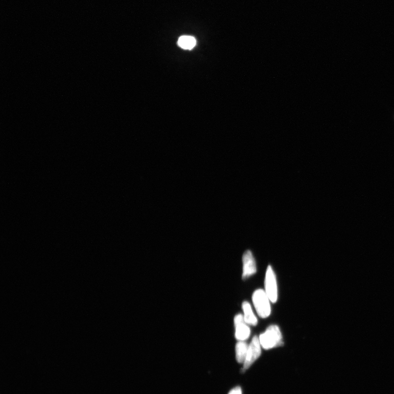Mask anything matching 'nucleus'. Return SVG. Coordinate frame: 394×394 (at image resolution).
Instances as JSON below:
<instances>
[{
    "mask_svg": "<svg viewBox=\"0 0 394 394\" xmlns=\"http://www.w3.org/2000/svg\"><path fill=\"white\" fill-rule=\"evenodd\" d=\"M259 342L265 349H271L283 345L280 328L277 325L269 326L266 331L259 337Z\"/></svg>",
    "mask_w": 394,
    "mask_h": 394,
    "instance_id": "1",
    "label": "nucleus"
},
{
    "mask_svg": "<svg viewBox=\"0 0 394 394\" xmlns=\"http://www.w3.org/2000/svg\"><path fill=\"white\" fill-rule=\"evenodd\" d=\"M252 299L259 317L266 318L270 316L271 313L270 300L265 291L262 289L256 290L253 295Z\"/></svg>",
    "mask_w": 394,
    "mask_h": 394,
    "instance_id": "2",
    "label": "nucleus"
},
{
    "mask_svg": "<svg viewBox=\"0 0 394 394\" xmlns=\"http://www.w3.org/2000/svg\"><path fill=\"white\" fill-rule=\"evenodd\" d=\"M265 291L272 303H276L278 300V287L275 273L271 266H268L266 273Z\"/></svg>",
    "mask_w": 394,
    "mask_h": 394,
    "instance_id": "3",
    "label": "nucleus"
},
{
    "mask_svg": "<svg viewBox=\"0 0 394 394\" xmlns=\"http://www.w3.org/2000/svg\"><path fill=\"white\" fill-rule=\"evenodd\" d=\"M261 346L259 337L257 336H254L251 344L249 346L246 359H245L244 363L243 372L247 371L260 356L261 354Z\"/></svg>",
    "mask_w": 394,
    "mask_h": 394,
    "instance_id": "4",
    "label": "nucleus"
},
{
    "mask_svg": "<svg viewBox=\"0 0 394 394\" xmlns=\"http://www.w3.org/2000/svg\"><path fill=\"white\" fill-rule=\"evenodd\" d=\"M234 323L236 339L239 341H244L248 339L250 335V329L245 322L243 315L241 314L236 315Z\"/></svg>",
    "mask_w": 394,
    "mask_h": 394,
    "instance_id": "5",
    "label": "nucleus"
},
{
    "mask_svg": "<svg viewBox=\"0 0 394 394\" xmlns=\"http://www.w3.org/2000/svg\"><path fill=\"white\" fill-rule=\"evenodd\" d=\"M243 280H246L249 277L255 274L257 271L255 260L251 251L247 250L243 256Z\"/></svg>",
    "mask_w": 394,
    "mask_h": 394,
    "instance_id": "6",
    "label": "nucleus"
},
{
    "mask_svg": "<svg viewBox=\"0 0 394 394\" xmlns=\"http://www.w3.org/2000/svg\"><path fill=\"white\" fill-rule=\"evenodd\" d=\"M242 308L244 313V319L245 322L248 325L255 326L257 324V319L253 313L251 305L245 301L242 304Z\"/></svg>",
    "mask_w": 394,
    "mask_h": 394,
    "instance_id": "7",
    "label": "nucleus"
},
{
    "mask_svg": "<svg viewBox=\"0 0 394 394\" xmlns=\"http://www.w3.org/2000/svg\"><path fill=\"white\" fill-rule=\"evenodd\" d=\"M249 346L244 341H239L235 346L236 359L240 364L244 363L248 353Z\"/></svg>",
    "mask_w": 394,
    "mask_h": 394,
    "instance_id": "8",
    "label": "nucleus"
},
{
    "mask_svg": "<svg viewBox=\"0 0 394 394\" xmlns=\"http://www.w3.org/2000/svg\"><path fill=\"white\" fill-rule=\"evenodd\" d=\"M178 45L184 49H192L196 45V40L192 36H183L178 40Z\"/></svg>",
    "mask_w": 394,
    "mask_h": 394,
    "instance_id": "9",
    "label": "nucleus"
},
{
    "mask_svg": "<svg viewBox=\"0 0 394 394\" xmlns=\"http://www.w3.org/2000/svg\"><path fill=\"white\" fill-rule=\"evenodd\" d=\"M229 394H242V389L239 387H235L232 389Z\"/></svg>",
    "mask_w": 394,
    "mask_h": 394,
    "instance_id": "10",
    "label": "nucleus"
}]
</instances>
